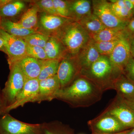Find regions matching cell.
I'll return each mask as SVG.
<instances>
[{
	"label": "cell",
	"mask_w": 134,
	"mask_h": 134,
	"mask_svg": "<svg viewBox=\"0 0 134 134\" xmlns=\"http://www.w3.org/2000/svg\"><path fill=\"white\" fill-rule=\"evenodd\" d=\"M130 130H124L121 132H118V133H102V134H127L129 132Z\"/></svg>",
	"instance_id": "f35d334b"
},
{
	"label": "cell",
	"mask_w": 134,
	"mask_h": 134,
	"mask_svg": "<svg viewBox=\"0 0 134 134\" xmlns=\"http://www.w3.org/2000/svg\"><path fill=\"white\" fill-rule=\"evenodd\" d=\"M95 44V41L91 39L80 50L76 56L81 71L87 69L100 56Z\"/></svg>",
	"instance_id": "9a60e30c"
},
{
	"label": "cell",
	"mask_w": 134,
	"mask_h": 134,
	"mask_svg": "<svg viewBox=\"0 0 134 134\" xmlns=\"http://www.w3.org/2000/svg\"><path fill=\"white\" fill-rule=\"evenodd\" d=\"M117 92V96L122 100H128L134 96V83L123 74L115 79L113 89Z\"/></svg>",
	"instance_id": "ac0fdd59"
},
{
	"label": "cell",
	"mask_w": 134,
	"mask_h": 134,
	"mask_svg": "<svg viewBox=\"0 0 134 134\" xmlns=\"http://www.w3.org/2000/svg\"><path fill=\"white\" fill-rule=\"evenodd\" d=\"M92 37L107 27L93 13L77 22Z\"/></svg>",
	"instance_id": "44dd1931"
},
{
	"label": "cell",
	"mask_w": 134,
	"mask_h": 134,
	"mask_svg": "<svg viewBox=\"0 0 134 134\" xmlns=\"http://www.w3.org/2000/svg\"><path fill=\"white\" fill-rule=\"evenodd\" d=\"M38 8L39 12L50 15H57L53 0H40L33 2Z\"/></svg>",
	"instance_id": "f1b7e54d"
},
{
	"label": "cell",
	"mask_w": 134,
	"mask_h": 134,
	"mask_svg": "<svg viewBox=\"0 0 134 134\" xmlns=\"http://www.w3.org/2000/svg\"><path fill=\"white\" fill-rule=\"evenodd\" d=\"M0 36L5 41L9 65L17 62L26 56L27 44L23 38L10 35L1 29Z\"/></svg>",
	"instance_id": "52a82bcc"
},
{
	"label": "cell",
	"mask_w": 134,
	"mask_h": 134,
	"mask_svg": "<svg viewBox=\"0 0 134 134\" xmlns=\"http://www.w3.org/2000/svg\"><path fill=\"white\" fill-rule=\"evenodd\" d=\"M60 62V60H43L41 72L38 78L39 81L52 77L57 75Z\"/></svg>",
	"instance_id": "484cf974"
},
{
	"label": "cell",
	"mask_w": 134,
	"mask_h": 134,
	"mask_svg": "<svg viewBox=\"0 0 134 134\" xmlns=\"http://www.w3.org/2000/svg\"><path fill=\"white\" fill-rule=\"evenodd\" d=\"M39 82L38 79H28L24 88L17 97L14 103L5 110V113L23 107L26 103L37 101L38 96Z\"/></svg>",
	"instance_id": "4fadbf2b"
},
{
	"label": "cell",
	"mask_w": 134,
	"mask_h": 134,
	"mask_svg": "<svg viewBox=\"0 0 134 134\" xmlns=\"http://www.w3.org/2000/svg\"><path fill=\"white\" fill-rule=\"evenodd\" d=\"M69 18L78 22L92 13V3L89 0L68 1Z\"/></svg>",
	"instance_id": "2e32d148"
},
{
	"label": "cell",
	"mask_w": 134,
	"mask_h": 134,
	"mask_svg": "<svg viewBox=\"0 0 134 134\" xmlns=\"http://www.w3.org/2000/svg\"><path fill=\"white\" fill-rule=\"evenodd\" d=\"M60 88V84L57 75L40 81L38 96L36 102L40 103L54 99L55 94Z\"/></svg>",
	"instance_id": "5bb4252c"
},
{
	"label": "cell",
	"mask_w": 134,
	"mask_h": 134,
	"mask_svg": "<svg viewBox=\"0 0 134 134\" xmlns=\"http://www.w3.org/2000/svg\"><path fill=\"white\" fill-rule=\"evenodd\" d=\"M52 37L63 44L68 56L74 58L91 39L90 36L77 22L67 24Z\"/></svg>",
	"instance_id": "3957f363"
},
{
	"label": "cell",
	"mask_w": 134,
	"mask_h": 134,
	"mask_svg": "<svg viewBox=\"0 0 134 134\" xmlns=\"http://www.w3.org/2000/svg\"><path fill=\"white\" fill-rule=\"evenodd\" d=\"M130 51L132 58H134V36L130 39Z\"/></svg>",
	"instance_id": "74e56055"
},
{
	"label": "cell",
	"mask_w": 134,
	"mask_h": 134,
	"mask_svg": "<svg viewBox=\"0 0 134 134\" xmlns=\"http://www.w3.org/2000/svg\"><path fill=\"white\" fill-rule=\"evenodd\" d=\"M39 12L38 8L33 3L31 7L23 14L20 19L17 22L25 29L37 32Z\"/></svg>",
	"instance_id": "7402d4cb"
},
{
	"label": "cell",
	"mask_w": 134,
	"mask_h": 134,
	"mask_svg": "<svg viewBox=\"0 0 134 134\" xmlns=\"http://www.w3.org/2000/svg\"><path fill=\"white\" fill-rule=\"evenodd\" d=\"M9 65V75L5 87L2 90L5 110L14 103L27 80L18 62Z\"/></svg>",
	"instance_id": "277c9868"
},
{
	"label": "cell",
	"mask_w": 134,
	"mask_h": 134,
	"mask_svg": "<svg viewBox=\"0 0 134 134\" xmlns=\"http://www.w3.org/2000/svg\"><path fill=\"white\" fill-rule=\"evenodd\" d=\"M121 99V98H120ZM123 102H124L134 112V96L133 97L128 99V100H122Z\"/></svg>",
	"instance_id": "d590c367"
},
{
	"label": "cell",
	"mask_w": 134,
	"mask_h": 134,
	"mask_svg": "<svg viewBox=\"0 0 134 134\" xmlns=\"http://www.w3.org/2000/svg\"><path fill=\"white\" fill-rule=\"evenodd\" d=\"M42 127L44 134H59L51 129L48 124H42Z\"/></svg>",
	"instance_id": "836d02e7"
},
{
	"label": "cell",
	"mask_w": 134,
	"mask_h": 134,
	"mask_svg": "<svg viewBox=\"0 0 134 134\" xmlns=\"http://www.w3.org/2000/svg\"><path fill=\"white\" fill-rule=\"evenodd\" d=\"M0 51H2L6 54V49L5 47V41L0 36Z\"/></svg>",
	"instance_id": "8d00e7d4"
},
{
	"label": "cell",
	"mask_w": 134,
	"mask_h": 134,
	"mask_svg": "<svg viewBox=\"0 0 134 134\" xmlns=\"http://www.w3.org/2000/svg\"><path fill=\"white\" fill-rule=\"evenodd\" d=\"M121 74L114 68L108 56L104 55H100L90 68L81 72V75L93 82L103 92L113 89L115 79Z\"/></svg>",
	"instance_id": "7a4b0ae2"
},
{
	"label": "cell",
	"mask_w": 134,
	"mask_h": 134,
	"mask_svg": "<svg viewBox=\"0 0 134 134\" xmlns=\"http://www.w3.org/2000/svg\"><path fill=\"white\" fill-rule=\"evenodd\" d=\"M42 129V125L22 122L8 113L0 117V134H40Z\"/></svg>",
	"instance_id": "5b68a950"
},
{
	"label": "cell",
	"mask_w": 134,
	"mask_h": 134,
	"mask_svg": "<svg viewBox=\"0 0 134 134\" xmlns=\"http://www.w3.org/2000/svg\"><path fill=\"white\" fill-rule=\"evenodd\" d=\"M72 21H74L58 15L39 12L37 32L52 37L65 25Z\"/></svg>",
	"instance_id": "30bf717a"
},
{
	"label": "cell",
	"mask_w": 134,
	"mask_h": 134,
	"mask_svg": "<svg viewBox=\"0 0 134 134\" xmlns=\"http://www.w3.org/2000/svg\"><path fill=\"white\" fill-rule=\"evenodd\" d=\"M44 49L49 60L60 61L68 57L64 46L58 38L54 37H50Z\"/></svg>",
	"instance_id": "d6986e66"
},
{
	"label": "cell",
	"mask_w": 134,
	"mask_h": 134,
	"mask_svg": "<svg viewBox=\"0 0 134 134\" xmlns=\"http://www.w3.org/2000/svg\"><path fill=\"white\" fill-rule=\"evenodd\" d=\"M103 92L93 82L80 75L69 86L60 89L55 99L74 107H88L100 100Z\"/></svg>",
	"instance_id": "6da1fadb"
},
{
	"label": "cell",
	"mask_w": 134,
	"mask_h": 134,
	"mask_svg": "<svg viewBox=\"0 0 134 134\" xmlns=\"http://www.w3.org/2000/svg\"><path fill=\"white\" fill-rule=\"evenodd\" d=\"M127 134H134V128H133V129L130 130L129 132Z\"/></svg>",
	"instance_id": "ab89813d"
},
{
	"label": "cell",
	"mask_w": 134,
	"mask_h": 134,
	"mask_svg": "<svg viewBox=\"0 0 134 134\" xmlns=\"http://www.w3.org/2000/svg\"><path fill=\"white\" fill-rule=\"evenodd\" d=\"M110 5L114 14L119 19L129 22L133 17V14L125 4V0L110 1Z\"/></svg>",
	"instance_id": "d4e9b609"
},
{
	"label": "cell",
	"mask_w": 134,
	"mask_h": 134,
	"mask_svg": "<svg viewBox=\"0 0 134 134\" xmlns=\"http://www.w3.org/2000/svg\"><path fill=\"white\" fill-rule=\"evenodd\" d=\"M55 12L58 15L70 18L68 1L53 0Z\"/></svg>",
	"instance_id": "4dcf8cb0"
},
{
	"label": "cell",
	"mask_w": 134,
	"mask_h": 134,
	"mask_svg": "<svg viewBox=\"0 0 134 134\" xmlns=\"http://www.w3.org/2000/svg\"><path fill=\"white\" fill-rule=\"evenodd\" d=\"M88 124L94 134L114 133L124 131L126 129L115 117L104 111L89 121Z\"/></svg>",
	"instance_id": "9c48e42d"
},
{
	"label": "cell",
	"mask_w": 134,
	"mask_h": 134,
	"mask_svg": "<svg viewBox=\"0 0 134 134\" xmlns=\"http://www.w3.org/2000/svg\"><path fill=\"white\" fill-rule=\"evenodd\" d=\"M120 40L114 41H95V46L100 55L108 57Z\"/></svg>",
	"instance_id": "83f0119b"
},
{
	"label": "cell",
	"mask_w": 134,
	"mask_h": 134,
	"mask_svg": "<svg viewBox=\"0 0 134 134\" xmlns=\"http://www.w3.org/2000/svg\"><path fill=\"white\" fill-rule=\"evenodd\" d=\"M1 21L2 19L1 18V16H0V29H1Z\"/></svg>",
	"instance_id": "60d3db41"
},
{
	"label": "cell",
	"mask_w": 134,
	"mask_h": 134,
	"mask_svg": "<svg viewBox=\"0 0 134 134\" xmlns=\"http://www.w3.org/2000/svg\"><path fill=\"white\" fill-rule=\"evenodd\" d=\"M26 56L42 60H48L44 48L40 47L27 45Z\"/></svg>",
	"instance_id": "f546056e"
},
{
	"label": "cell",
	"mask_w": 134,
	"mask_h": 134,
	"mask_svg": "<svg viewBox=\"0 0 134 134\" xmlns=\"http://www.w3.org/2000/svg\"><path fill=\"white\" fill-rule=\"evenodd\" d=\"M128 35L125 29L106 28L92 37L95 41H114Z\"/></svg>",
	"instance_id": "cb8c5ba5"
},
{
	"label": "cell",
	"mask_w": 134,
	"mask_h": 134,
	"mask_svg": "<svg viewBox=\"0 0 134 134\" xmlns=\"http://www.w3.org/2000/svg\"></svg>",
	"instance_id": "7bdbcfd3"
},
{
	"label": "cell",
	"mask_w": 134,
	"mask_h": 134,
	"mask_svg": "<svg viewBox=\"0 0 134 134\" xmlns=\"http://www.w3.org/2000/svg\"><path fill=\"white\" fill-rule=\"evenodd\" d=\"M26 4L21 1H10L0 8V16L2 19L11 20L18 15L25 9Z\"/></svg>",
	"instance_id": "603a6c76"
},
{
	"label": "cell",
	"mask_w": 134,
	"mask_h": 134,
	"mask_svg": "<svg viewBox=\"0 0 134 134\" xmlns=\"http://www.w3.org/2000/svg\"><path fill=\"white\" fill-rule=\"evenodd\" d=\"M81 67L76 58L66 57L60 62L57 76L61 88L69 86L81 75Z\"/></svg>",
	"instance_id": "8fae6325"
},
{
	"label": "cell",
	"mask_w": 134,
	"mask_h": 134,
	"mask_svg": "<svg viewBox=\"0 0 134 134\" xmlns=\"http://www.w3.org/2000/svg\"><path fill=\"white\" fill-rule=\"evenodd\" d=\"M92 13L98 18L107 28L125 29L128 22L118 18L110 7V2L104 0H93Z\"/></svg>",
	"instance_id": "8992f818"
},
{
	"label": "cell",
	"mask_w": 134,
	"mask_h": 134,
	"mask_svg": "<svg viewBox=\"0 0 134 134\" xmlns=\"http://www.w3.org/2000/svg\"><path fill=\"white\" fill-rule=\"evenodd\" d=\"M122 74L134 83V58L130 60L123 70Z\"/></svg>",
	"instance_id": "1f68e13d"
},
{
	"label": "cell",
	"mask_w": 134,
	"mask_h": 134,
	"mask_svg": "<svg viewBox=\"0 0 134 134\" xmlns=\"http://www.w3.org/2000/svg\"><path fill=\"white\" fill-rule=\"evenodd\" d=\"M5 107L2 95V90L0 88V117L5 113Z\"/></svg>",
	"instance_id": "e575fe53"
},
{
	"label": "cell",
	"mask_w": 134,
	"mask_h": 134,
	"mask_svg": "<svg viewBox=\"0 0 134 134\" xmlns=\"http://www.w3.org/2000/svg\"><path fill=\"white\" fill-rule=\"evenodd\" d=\"M133 128H134V125L133 126Z\"/></svg>",
	"instance_id": "b9f144b4"
},
{
	"label": "cell",
	"mask_w": 134,
	"mask_h": 134,
	"mask_svg": "<svg viewBox=\"0 0 134 134\" xmlns=\"http://www.w3.org/2000/svg\"><path fill=\"white\" fill-rule=\"evenodd\" d=\"M50 37L39 32L32 34L23 38L28 45L44 48Z\"/></svg>",
	"instance_id": "4316f807"
},
{
	"label": "cell",
	"mask_w": 134,
	"mask_h": 134,
	"mask_svg": "<svg viewBox=\"0 0 134 134\" xmlns=\"http://www.w3.org/2000/svg\"><path fill=\"white\" fill-rule=\"evenodd\" d=\"M17 62L26 80L38 78L41 72L43 60L26 56Z\"/></svg>",
	"instance_id": "e0dca14e"
},
{
	"label": "cell",
	"mask_w": 134,
	"mask_h": 134,
	"mask_svg": "<svg viewBox=\"0 0 134 134\" xmlns=\"http://www.w3.org/2000/svg\"><path fill=\"white\" fill-rule=\"evenodd\" d=\"M104 112L115 117L126 128L133 126L134 112L117 96Z\"/></svg>",
	"instance_id": "7c38bea8"
},
{
	"label": "cell",
	"mask_w": 134,
	"mask_h": 134,
	"mask_svg": "<svg viewBox=\"0 0 134 134\" xmlns=\"http://www.w3.org/2000/svg\"><path fill=\"white\" fill-rule=\"evenodd\" d=\"M1 29L10 35L22 38L37 32L36 31L25 29L17 22L9 19H2Z\"/></svg>",
	"instance_id": "ffe728a7"
},
{
	"label": "cell",
	"mask_w": 134,
	"mask_h": 134,
	"mask_svg": "<svg viewBox=\"0 0 134 134\" xmlns=\"http://www.w3.org/2000/svg\"><path fill=\"white\" fill-rule=\"evenodd\" d=\"M125 30L130 38L134 36V16L129 21Z\"/></svg>",
	"instance_id": "d6a6232c"
},
{
	"label": "cell",
	"mask_w": 134,
	"mask_h": 134,
	"mask_svg": "<svg viewBox=\"0 0 134 134\" xmlns=\"http://www.w3.org/2000/svg\"><path fill=\"white\" fill-rule=\"evenodd\" d=\"M130 39L128 35L121 38L108 56L114 68L122 74L126 65L132 58L130 51Z\"/></svg>",
	"instance_id": "ba28073f"
}]
</instances>
